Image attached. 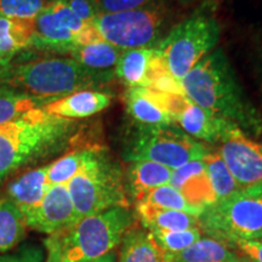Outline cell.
Listing matches in <instances>:
<instances>
[{
    "instance_id": "cell-8",
    "label": "cell",
    "mask_w": 262,
    "mask_h": 262,
    "mask_svg": "<svg viewBox=\"0 0 262 262\" xmlns=\"http://www.w3.org/2000/svg\"><path fill=\"white\" fill-rule=\"evenodd\" d=\"M209 150L205 143L187 135L175 124H136L124 145L123 157L130 163L147 160L175 170L189 162L203 160Z\"/></svg>"
},
{
    "instance_id": "cell-11",
    "label": "cell",
    "mask_w": 262,
    "mask_h": 262,
    "mask_svg": "<svg viewBox=\"0 0 262 262\" xmlns=\"http://www.w3.org/2000/svg\"><path fill=\"white\" fill-rule=\"evenodd\" d=\"M22 214L27 228L49 235L63 232L77 222L67 185H51L39 205Z\"/></svg>"
},
{
    "instance_id": "cell-40",
    "label": "cell",
    "mask_w": 262,
    "mask_h": 262,
    "mask_svg": "<svg viewBox=\"0 0 262 262\" xmlns=\"http://www.w3.org/2000/svg\"><path fill=\"white\" fill-rule=\"evenodd\" d=\"M91 262H117V255L114 251H111V253L103 255V256L98 257V258H96V260H94Z\"/></svg>"
},
{
    "instance_id": "cell-23",
    "label": "cell",
    "mask_w": 262,
    "mask_h": 262,
    "mask_svg": "<svg viewBox=\"0 0 262 262\" xmlns=\"http://www.w3.org/2000/svg\"><path fill=\"white\" fill-rule=\"evenodd\" d=\"M26 233L27 225L18 206L8 196L0 198V255L17 248Z\"/></svg>"
},
{
    "instance_id": "cell-14",
    "label": "cell",
    "mask_w": 262,
    "mask_h": 262,
    "mask_svg": "<svg viewBox=\"0 0 262 262\" xmlns=\"http://www.w3.org/2000/svg\"><path fill=\"white\" fill-rule=\"evenodd\" d=\"M112 102V96L100 90H81L42 104L45 112L67 119H81L102 112Z\"/></svg>"
},
{
    "instance_id": "cell-7",
    "label": "cell",
    "mask_w": 262,
    "mask_h": 262,
    "mask_svg": "<svg viewBox=\"0 0 262 262\" xmlns=\"http://www.w3.org/2000/svg\"><path fill=\"white\" fill-rule=\"evenodd\" d=\"M199 221L203 232L226 244L262 239V182L205 208Z\"/></svg>"
},
{
    "instance_id": "cell-12",
    "label": "cell",
    "mask_w": 262,
    "mask_h": 262,
    "mask_svg": "<svg viewBox=\"0 0 262 262\" xmlns=\"http://www.w3.org/2000/svg\"><path fill=\"white\" fill-rule=\"evenodd\" d=\"M217 153L241 187L262 182V143L238 130L222 141Z\"/></svg>"
},
{
    "instance_id": "cell-19",
    "label": "cell",
    "mask_w": 262,
    "mask_h": 262,
    "mask_svg": "<svg viewBox=\"0 0 262 262\" xmlns=\"http://www.w3.org/2000/svg\"><path fill=\"white\" fill-rule=\"evenodd\" d=\"M136 214L147 231H182L201 228L198 216L179 210H170L158 206L137 203Z\"/></svg>"
},
{
    "instance_id": "cell-41",
    "label": "cell",
    "mask_w": 262,
    "mask_h": 262,
    "mask_svg": "<svg viewBox=\"0 0 262 262\" xmlns=\"http://www.w3.org/2000/svg\"><path fill=\"white\" fill-rule=\"evenodd\" d=\"M0 181H2V179H0Z\"/></svg>"
},
{
    "instance_id": "cell-31",
    "label": "cell",
    "mask_w": 262,
    "mask_h": 262,
    "mask_svg": "<svg viewBox=\"0 0 262 262\" xmlns=\"http://www.w3.org/2000/svg\"><path fill=\"white\" fill-rule=\"evenodd\" d=\"M47 5V0H0V15L9 18L34 19Z\"/></svg>"
},
{
    "instance_id": "cell-2",
    "label": "cell",
    "mask_w": 262,
    "mask_h": 262,
    "mask_svg": "<svg viewBox=\"0 0 262 262\" xmlns=\"http://www.w3.org/2000/svg\"><path fill=\"white\" fill-rule=\"evenodd\" d=\"M79 130L77 120L54 116L41 107L0 125V179L60 153L71 145Z\"/></svg>"
},
{
    "instance_id": "cell-24",
    "label": "cell",
    "mask_w": 262,
    "mask_h": 262,
    "mask_svg": "<svg viewBox=\"0 0 262 262\" xmlns=\"http://www.w3.org/2000/svg\"><path fill=\"white\" fill-rule=\"evenodd\" d=\"M122 49L107 41L75 47L70 52L71 57L84 67L98 72H114L118 60L123 54Z\"/></svg>"
},
{
    "instance_id": "cell-4",
    "label": "cell",
    "mask_w": 262,
    "mask_h": 262,
    "mask_svg": "<svg viewBox=\"0 0 262 262\" xmlns=\"http://www.w3.org/2000/svg\"><path fill=\"white\" fill-rule=\"evenodd\" d=\"M135 216L126 206H114L85 216L45 241L57 250L62 262H91L113 251L134 226Z\"/></svg>"
},
{
    "instance_id": "cell-21",
    "label": "cell",
    "mask_w": 262,
    "mask_h": 262,
    "mask_svg": "<svg viewBox=\"0 0 262 262\" xmlns=\"http://www.w3.org/2000/svg\"><path fill=\"white\" fill-rule=\"evenodd\" d=\"M156 49L124 50L114 67V75L127 88H148V70Z\"/></svg>"
},
{
    "instance_id": "cell-28",
    "label": "cell",
    "mask_w": 262,
    "mask_h": 262,
    "mask_svg": "<svg viewBox=\"0 0 262 262\" xmlns=\"http://www.w3.org/2000/svg\"><path fill=\"white\" fill-rule=\"evenodd\" d=\"M140 202L147 203V204L158 206V208L163 209L188 212V214L198 216V217L203 212L202 210H199L198 208L189 204V203L186 201L185 196H183L175 187H172L170 183L152 189V191L147 193L145 198Z\"/></svg>"
},
{
    "instance_id": "cell-13",
    "label": "cell",
    "mask_w": 262,
    "mask_h": 262,
    "mask_svg": "<svg viewBox=\"0 0 262 262\" xmlns=\"http://www.w3.org/2000/svg\"><path fill=\"white\" fill-rule=\"evenodd\" d=\"M170 185L178 189L189 204L202 211L216 203V195L203 160L189 162L172 170Z\"/></svg>"
},
{
    "instance_id": "cell-30",
    "label": "cell",
    "mask_w": 262,
    "mask_h": 262,
    "mask_svg": "<svg viewBox=\"0 0 262 262\" xmlns=\"http://www.w3.org/2000/svg\"><path fill=\"white\" fill-rule=\"evenodd\" d=\"M202 228L182 229V231H150L156 243L164 253H179L191 247L202 238Z\"/></svg>"
},
{
    "instance_id": "cell-20",
    "label": "cell",
    "mask_w": 262,
    "mask_h": 262,
    "mask_svg": "<svg viewBox=\"0 0 262 262\" xmlns=\"http://www.w3.org/2000/svg\"><path fill=\"white\" fill-rule=\"evenodd\" d=\"M239 258L227 244L211 237L201 238L179 253L163 251V262H233Z\"/></svg>"
},
{
    "instance_id": "cell-10",
    "label": "cell",
    "mask_w": 262,
    "mask_h": 262,
    "mask_svg": "<svg viewBox=\"0 0 262 262\" xmlns=\"http://www.w3.org/2000/svg\"><path fill=\"white\" fill-rule=\"evenodd\" d=\"M153 91V90H152ZM162 107L171 117L173 123L196 141L206 143H221L241 130L192 102L185 94H163L153 91Z\"/></svg>"
},
{
    "instance_id": "cell-6",
    "label": "cell",
    "mask_w": 262,
    "mask_h": 262,
    "mask_svg": "<svg viewBox=\"0 0 262 262\" xmlns=\"http://www.w3.org/2000/svg\"><path fill=\"white\" fill-rule=\"evenodd\" d=\"M172 11L163 0L116 14H100L91 22L104 41L129 49H157L173 27Z\"/></svg>"
},
{
    "instance_id": "cell-37",
    "label": "cell",
    "mask_w": 262,
    "mask_h": 262,
    "mask_svg": "<svg viewBox=\"0 0 262 262\" xmlns=\"http://www.w3.org/2000/svg\"><path fill=\"white\" fill-rule=\"evenodd\" d=\"M257 60H256V74L258 81V90H260V98H261V113H262V42L257 50Z\"/></svg>"
},
{
    "instance_id": "cell-29",
    "label": "cell",
    "mask_w": 262,
    "mask_h": 262,
    "mask_svg": "<svg viewBox=\"0 0 262 262\" xmlns=\"http://www.w3.org/2000/svg\"><path fill=\"white\" fill-rule=\"evenodd\" d=\"M86 149H78L67 153L56 162L49 164L48 182L49 185H67L77 175L83 165Z\"/></svg>"
},
{
    "instance_id": "cell-18",
    "label": "cell",
    "mask_w": 262,
    "mask_h": 262,
    "mask_svg": "<svg viewBox=\"0 0 262 262\" xmlns=\"http://www.w3.org/2000/svg\"><path fill=\"white\" fill-rule=\"evenodd\" d=\"M171 175L172 170L162 164L147 160L131 162L126 172V191L140 202L152 189L170 183Z\"/></svg>"
},
{
    "instance_id": "cell-9",
    "label": "cell",
    "mask_w": 262,
    "mask_h": 262,
    "mask_svg": "<svg viewBox=\"0 0 262 262\" xmlns=\"http://www.w3.org/2000/svg\"><path fill=\"white\" fill-rule=\"evenodd\" d=\"M220 37L219 19L209 12H195L173 26L157 50L172 77L181 81L199 61L215 50Z\"/></svg>"
},
{
    "instance_id": "cell-36",
    "label": "cell",
    "mask_w": 262,
    "mask_h": 262,
    "mask_svg": "<svg viewBox=\"0 0 262 262\" xmlns=\"http://www.w3.org/2000/svg\"><path fill=\"white\" fill-rule=\"evenodd\" d=\"M243 256L250 262H262V239L238 241L233 244Z\"/></svg>"
},
{
    "instance_id": "cell-35",
    "label": "cell",
    "mask_w": 262,
    "mask_h": 262,
    "mask_svg": "<svg viewBox=\"0 0 262 262\" xmlns=\"http://www.w3.org/2000/svg\"><path fill=\"white\" fill-rule=\"evenodd\" d=\"M63 2L84 24L91 25V22L97 17L98 11L95 0H63Z\"/></svg>"
},
{
    "instance_id": "cell-26",
    "label": "cell",
    "mask_w": 262,
    "mask_h": 262,
    "mask_svg": "<svg viewBox=\"0 0 262 262\" xmlns=\"http://www.w3.org/2000/svg\"><path fill=\"white\" fill-rule=\"evenodd\" d=\"M203 163L210 180L211 187L214 189L216 202L226 199L242 188L229 172L228 168L217 152L209 150L203 159Z\"/></svg>"
},
{
    "instance_id": "cell-32",
    "label": "cell",
    "mask_w": 262,
    "mask_h": 262,
    "mask_svg": "<svg viewBox=\"0 0 262 262\" xmlns=\"http://www.w3.org/2000/svg\"><path fill=\"white\" fill-rule=\"evenodd\" d=\"M48 5L49 8L52 10V12L56 16L58 21H60L66 28L70 29L73 34L77 35V37L88 26L74 15V12L68 8L63 0H51V2L48 3Z\"/></svg>"
},
{
    "instance_id": "cell-22",
    "label": "cell",
    "mask_w": 262,
    "mask_h": 262,
    "mask_svg": "<svg viewBox=\"0 0 262 262\" xmlns=\"http://www.w3.org/2000/svg\"><path fill=\"white\" fill-rule=\"evenodd\" d=\"M118 262H163V250L149 231L131 227L122 241Z\"/></svg>"
},
{
    "instance_id": "cell-34",
    "label": "cell",
    "mask_w": 262,
    "mask_h": 262,
    "mask_svg": "<svg viewBox=\"0 0 262 262\" xmlns=\"http://www.w3.org/2000/svg\"><path fill=\"white\" fill-rule=\"evenodd\" d=\"M158 0H95L98 15L100 14H116V12L130 11L143 8Z\"/></svg>"
},
{
    "instance_id": "cell-5",
    "label": "cell",
    "mask_w": 262,
    "mask_h": 262,
    "mask_svg": "<svg viewBox=\"0 0 262 262\" xmlns=\"http://www.w3.org/2000/svg\"><path fill=\"white\" fill-rule=\"evenodd\" d=\"M77 221L114 206L129 208L122 168L102 148H88L79 171L67 183Z\"/></svg>"
},
{
    "instance_id": "cell-39",
    "label": "cell",
    "mask_w": 262,
    "mask_h": 262,
    "mask_svg": "<svg viewBox=\"0 0 262 262\" xmlns=\"http://www.w3.org/2000/svg\"><path fill=\"white\" fill-rule=\"evenodd\" d=\"M15 54H5V52L0 51V75L4 74L6 70L9 68L11 58L14 57Z\"/></svg>"
},
{
    "instance_id": "cell-16",
    "label": "cell",
    "mask_w": 262,
    "mask_h": 262,
    "mask_svg": "<svg viewBox=\"0 0 262 262\" xmlns=\"http://www.w3.org/2000/svg\"><path fill=\"white\" fill-rule=\"evenodd\" d=\"M126 111L135 124L140 125H170L172 122L157 100L152 90L147 88H127L124 94Z\"/></svg>"
},
{
    "instance_id": "cell-1",
    "label": "cell",
    "mask_w": 262,
    "mask_h": 262,
    "mask_svg": "<svg viewBox=\"0 0 262 262\" xmlns=\"http://www.w3.org/2000/svg\"><path fill=\"white\" fill-rule=\"evenodd\" d=\"M186 96L212 116L234 124L245 135H262V113L242 86L222 49H215L180 81Z\"/></svg>"
},
{
    "instance_id": "cell-3",
    "label": "cell",
    "mask_w": 262,
    "mask_h": 262,
    "mask_svg": "<svg viewBox=\"0 0 262 262\" xmlns=\"http://www.w3.org/2000/svg\"><path fill=\"white\" fill-rule=\"evenodd\" d=\"M113 74L89 70L72 57L54 56L16 66L4 81L12 89L49 103L77 91L96 90L112 79Z\"/></svg>"
},
{
    "instance_id": "cell-25",
    "label": "cell",
    "mask_w": 262,
    "mask_h": 262,
    "mask_svg": "<svg viewBox=\"0 0 262 262\" xmlns=\"http://www.w3.org/2000/svg\"><path fill=\"white\" fill-rule=\"evenodd\" d=\"M34 35L33 19L9 18L0 15V51L16 54L32 45Z\"/></svg>"
},
{
    "instance_id": "cell-33",
    "label": "cell",
    "mask_w": 262,
    "mask_h": 262,
    "mask_svg": "<svg viewBox=\"0 0 262 262\" xmlns=\"http://www.w3.org/2000/svg\"><path fill=\"white\" fill-rule=\"evenodd\" d=\"M0 262H44V250L37 244H19L14 251L0 255Z\"/></svg>"
},
{
    "instance_id": "cell-27",
    "label": "cell",
    "mask_w": 262,
    "mask_h": 262,
    "mask_svg": "<svg viewBox=\"0 0 262 262\" xmlns=\"http://www.w3.org/2000/svg\"><path fill=\"white\" fill-rule=\"evenodd\" d=\"M42 101L21 91L2 88L0 89V125L17 119L33 108L39 107Z\"/></svg>"
},
{
    "instance_id": "cell-17",
    "label": "cell",
    "mask_w": 262,
    "mask_h": 262,
    "mask_svg": "<svg viewBox=\"0 0 262 262\" xmlns=\"http://www.w3.org/2000/svg\"><path fill=\"white\" fill-rule=\"evenodd\" d=\"M48 169L49 165H44L29 170L9 183L6 189L8 198L11 199L22 212L35 208L44 198L50 187L48 182Z\"/></svg>"
},
{
    "instance_id": "cell-38",
    "label": "cell",
    "mask_w": 262,
    "mask_h": 262,
    "mask_svg": "<svg viewBox=\"0 0 262 262\" xmlns=\"http://www.w3.org/2000/svg\"><path fill=\"white\" fill-rule=\"evenodd\" d=\"M45 249H47V257L44 258V262H62L60 258V255H58L57 250L52 244L49 243V242H44Z\"/></svg>"
},
{
    "instance_id": "cell-15",
    "label": "cell",
    "mask_w": 262,
    "mask_h": 262,
    "mask_svg": "<svg viewBox=\"0 0 262 262\" xmlns=\"http://www.w3.org/2000/svg\"><path fill=\"white\" fill-rule=\"evenodd\" d=\"M34 35L32 45L49 50L70 54L77 47V35L58 21L49 5L33 19Z\"/></svg>"
}]
</instances>
